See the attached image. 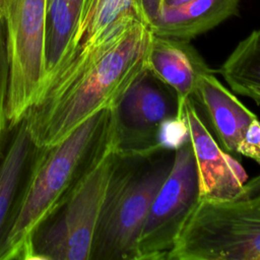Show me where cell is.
I'll use <instances>...</instances> for the list:
<instances>
[{"instance_id":"cell-1","label":"cell","mask_w":260,"mask_h":260,"mask_svg":"<svg viewBox=\"0 0 260 260\" xmlns=\"http://www.w3.org/2000/svg\"><path fill=\"white\" fill-rule=\"evenodd\" d=\"M151 37L133 17L80 47L24 116L36 147L59 143L88 117L112 107L146 65Z\"/></svg>"},{"instance_id":"cell-2","label":"cell","mask_w":260,"mask_h":260,"mask_svg":"<svg viewBox=\"0 0 260 260\" xmlns=\"http://www.w3.org/2000/svg\"><path fill=\"white\" fill-rule=\"evenodd\" d=\"M112 138V107H107L59 143L37 148L0 246V259H28L34 233L56 211L75 181Z\"/></svg>"},{"instance_id":"cell-3","label":"cell","mask_w":260,"mask_h":260,"mask_svg":"<svg viewBox=\"0 0 260 260\" xmlns=\"http://www.w3.org/2000/svg\"><path fill=\"white\" fill-rule=\"evenodd\" d=\"M174 157L172 145L144 153L116 152L90 260H137L139 234Z\"/></svg>"},{"instance_id":"cell-4","label":"cell","mask_w":260,"mask_h":260,"mask_svg":"<svg viewBox=\"0 0 260 260\" xmlns=\"http://www.w3.org/2000/svg\"><path fill=\"white\" fill-rule=\"evenodd\" d=\"M166 260H260V194L200 197Z\"/></svg>"},{"instance_id":"cell-5","label":"cell","mask_w":260,"mask_h":260,"mask_svg":"<svg viewBox=\"0 0 260 260\" xmlns=\"http://www.w3.org/2000/svg\"><path fill=\"white\" fill-rule=\"evenodd\" d=\"M113 138L75 181L63 202L34 233L28 259L90 260L115 159Z\"/></svg>"},{"instance_id":"cell-6","label":"cell","mask_w":260,"mask_h":260,"mask_svg":"<svg viewBox=\"0 0 260 260\" xmlns=\"http://www.w3.org/2000/svg\"><path fill=\"white\" fill-rule=\"evenodd\" d=\"M179 114L176 91L145 65L112 106L115 151L144 153L171 145L165 129L181 122Z\"/></svg>"},{"instance_id":"cell-7","label":"cell","mask_w":260,"mask_h":260,"mask_svg":"<svg viewBox=\"0 0 260 260\" xmlns=\"http://www.w3.org/2000/svg\"><path fill=\"white\" fill-rule=\"evenodd\" d=\"M199 198L196 162L186 131L175 144L173 166L142 225L136 245L137 260H166Z\"/></svg>"},{"instance_id":"cell-8","label":"cell","mask_w":260,"mask_h":260,"mask_svg":"<svg viewBox=\"0 0 260 260\" xmlns=\"http://www.w3.org/2000/svg\"><path fill=\"white\" fill-rule=\"evenodd\" d=\"M45 0H22L9 28L5 116L13 129L37 103L47 83Z\"/></svg>"},{"instance_id":"cell-9","label":"cell","mask_w":260,"mask_h":260,"mask_svg":"<svg viewBox=\"0 0 260 260\" xmlns=\"http://www.w3.org/2000/svg\"><path fill=\"white\" fill-rule=\"evenodd\" d=\"M179 119L191 141L196 162L200 197L229 199L237 197L247 174L241 164L215 141L202 121L193 100L180 105Z\"/></svg>"},{"instance_id":"cell-10","label":"cell","mask_w":260,"mask_h":260,"mask_svg":"<svg viewBox=\"0 0 260 260\" xmlns=\"http://www.w3.org/2000/svg\"><path fill=\"white\" fill-rule=\"evenodd\" d=\"M146 66L177 93L179 106L192 100L199 77L213 70L190 44L173 38L152 34Z\"/></svg>"},{"instance_id":"cell-11","label":"cell","mask_w":260,"mask_h":260,"mask_svg":"<svg viewBox=\"0 0 260 260\" xmlns=\"http://www.w3.org/2000/svg\"><path fill=\"white\" fill-rule=\"evenodd\" d=\"M192 100L202 106L221 147L229 153H237L247 127L257 116L215 77L213 71L199 77Z\"/></svg>"},{"instance_id":"cell-12","label":"cell","mask_w":260,"mask_h":260,"mask_svg":"<svg viewBox=\"0 0 260 260\" xmlns=\"http://www.w3.org/2000/svg\"><path fill=\"white\" fill-rule=\"evenodd\" d=\"M241 0H192L164 7L148 26L155 36L191 41L238 13Z\"/></svg>"},{"instance_id":"cell-13","label":"cell","mask_w":260,"mask_h":260,"mask_svg":"<svg viewBox=\"0 0 260 260\" xmlns=\"http://www.w3.org/2000/svg\"><path fill=\"white\" fill-rule=\"evenodd\" d=\"M36 150L24 117L13 128L0 162V246L9 228Z\"/></svg>"},{"instance_id":"cell-14","label":"cell","mask_w":260,"mask_h":260,"mask_svg":"<svg viewBox=\"0 0 260 260\" xmlns=\"http://www.w3.org/2000/svg\"><path fill=\"white\" fill-rule=\"evenodd\" d=\"M80 5L81 0H52L51 2V29L49 37L46 38V86L77 50L76 21Z\"/></svg>"},{"instance_id":"cell-15","label":"cell","mask_w":260,"mask_h":260,"mask_svg":"<svg viewBox=\"0 0 260 260\" xmlns=\"http://www.w3.org/2000/svg\"><path fill=\"white\" fill-rule=\"evenodd\" d=\"M219 72L232 91L260 106V29L253 30L237 45Z\"/></svg>"},{"instance_id":"cell-16","label":"cell","mask_w":260,"mask_h":260,"mask_svg":"<svg viewBox=\"0 0 260 260\" xmlns=\"http://www.w3.org/2000/svg\"><path fill=\"white\" fill-rule=\"evenodd\" d=\"M7 55L6 48L0 45V162L7 147V138L12 130L9 129L5 116V102L7 92Z\"/></svg>"},{"instance_id":"cell-17","label":"cell","mask_w":260,"mask_h":260,"mask_svg":"<svg viewBox=\"0 0 260 260\" xmlns=\"http://www.w3.org/2000/svg\"><path fill=\"white\" fill-rule=\"evenodd\" d=\"M237 153L250 157L260 165V121L254 119L238 144Z\"/></svg>"},{"instance_id":"cell-18","label":"cell","mask_w":260,"mask_h":260,"mask_svg":"<svg viewBox=\"0 0 260 260\" xmlns=\"http://www.w3.org/2000/svg\"><path fill=\"white\" fill-rule=\"evenodd\" d=\"M139 19L149 26L164 8V0H133Z\"/></svg>"},{"instance_id":"cell-19","label":"cell","mask_w":260,"mask_h":260,"mask_svg":"<svg viewBox=\"0 0 260 260\" xmlns=\"http://www.w3.org/2000/svg\"><path fill=\"white\" fill-rule=\"evenodd\" d=\"M259 194H260V175L247 181L244 184L241 193L237 197H250V196H256Z\"/></svg>"},{"instance_id":"cell-20","label":"cell","mask_w":260,"mask_h":260,"mask_svg":"<svg viewBox=\"0 0 260 260\" xmlns=\"http://www.w3.org/2000/svg\"><path fill=\"white\" fill-rule=\"evenodd\" d=\"M192 0H164V7H175L186 4Z\"/></svg>"}]
</instances>
